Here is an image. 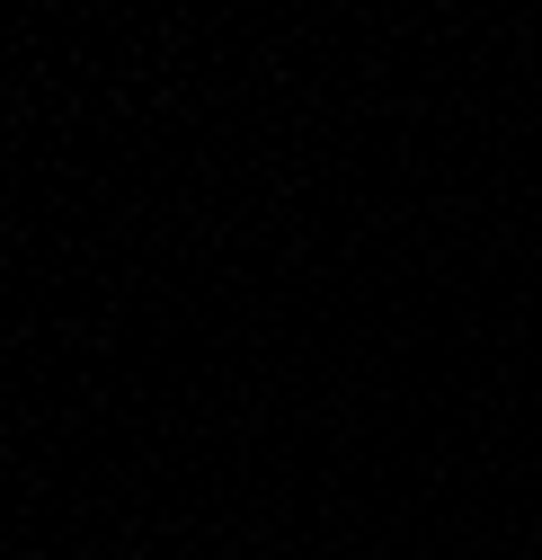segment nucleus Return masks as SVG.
<instances>
[]
</instances>
